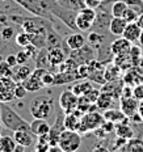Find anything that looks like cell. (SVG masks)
<instances>
[{"label": "cell", "mask_w": 143, "mask_h": 152, "mask_svg": "<svg viewBox=\"0 0 143 152\" xmlns=\"http://www.w3.org/2000/svg\"><path fill=\"white\" fill-rule=\"evenodd\" d=\"M0 121L4 127L9 129L11 131L17 130H30V122L24 119L8 102H0Z\"/></svg>", "instance_id": "obj_1"}, {"label": "cell", "mask_w": 143, "mask_h": 152, "mask_svg": "<svg viewBox=\"0 0 143 152\" xmlns=\"http://www.w3.org/2000/svg\"><path fill=\"white\" fill-rule=\"evenodd\" d=\"M29 110L33 118L47 119L54 113V100L46 94L37 96L32 100Z\"/></svg>", "instance_id": "obj_2"}, {"label": "cell", "mask_w": 143, "mask_h": 152, "mask_svg": "<svg viewBox=\"0 0 143 152\" xmlns=\"http://www.w3.org/2000/svg\"><path fill=\"white\" fill-rule=\"evenodd\" d=\"M81 145V135L75 130L65 129L62 131L58 140V148L62 152H74L78 151Z\"/></svg>", "instance_id": "obj_3"}, {"label": "cell", "mask_w": 143, "mask_h": 152, "mask_svg": "<svg viewBox=\"0 0 143 152\" xmlns=\"http://www.w3.org/2000/svg\"><path fill=\"white\" fill-rule=\"evenodd\" d=\"M104 122H105V118H104L103 114L95 112V110L87 112L80 117V123H79L78 132H80V134L93 132L96 129L101 127L104 125Z\"/></svg>", "instance_id": "obj_4"}, {"label": "cell", "mask_w": 143, "mask_h": 152, "mask_svg": "<svg viewBox=\"0 0 143 152\" xmlns=\"http://www.w3.org/2000/svg\"><path fill=\"white\" fill-rule=\"evenodd\" d=\"M16 85L17 81L13 77L0 76V102H12L16 99Z\"/></svg>", "instance_id": "obj_5"}, {"label": "cell", "mask_w": 143, "mask_h": 152, "mask_svg": "<svg viewBox=\"0 0 143 152\" xmlns=\"http://www.w3.org/2000/svg\"><path fill=\"white\" fill-rule=\"evenodd\" d=\"M68 56L74 58L79 64H85V63H89L93 61V59H96L97 55H96V49L92 45H89V43H88V45L85 43L80 49L71 50V51L68 53Z\"/></svg>", "instance_id": "obj_6"}, {"label": "cell", "mask_w": 143, "mask_h": 152, "mask_svg": "<svg viewBox=\"0 0 143 152\" xmlns=\"http://www.w3.org/2000/svg\"><path fill=\"white\" fill-rule=\"evenodd\" d=\"M47 71L46 68L42 67H37L36 69H33V72L30 74V76L28 79H25L23 81L24 87L26 88L28 92H37L43 88L42 84V76L45 75V72Z\"/></svg>", "instance_id": "obj_7"}, {"label": "cell", "mask_w": 143, "mask_h": 152, "mask_svg": "<svg viewBox=\"0 0 143 152\" xmlns=\"http://www.w3.org/2000/svg\"><path fill=\"white\" fill-rule=\"evenodd\" d=\"M58 104L60 109L65 112V114L72 113L74 110L78 109L79 96H76L72 91H63L58 99Z\"/></svg>", "instance_id": "obj_8"}, {"label": "cell", "mask_w": 143, "mask_h": 152, "mask_svg": "<svg viewBox=\"0 0 143 152\" xmlns=\"http://www.w3.org/2000/svg\"><path fill=\"white\" fill-rule=\"evenodd\" d=\"M98 12H97V16H96V20L93 23V26L92 29L95 30H104V29H108L109 28V24H110V20H112V12L110 9L108 11L106 9V4H101L100 7L97 8Z\"/></svg>", "instance_id": "obj_9"}, {"label": "cell", "mask_w": 143, "mask_h": 152, "mask_svg": "<svg viewBox=\"0 0 143 152\" xmlns=\"http://www.w3.org/2000/svg\"><path fill=\"white\" fill-rule=\"evenodd\" d=\"M120 106L122 113L125 114L128 118L135 114L139 110V101L135 97H121L120 99Z\"/></svg>", "instance_id": "obj_10"}, {"label": "cell", "mask_w": 143, "mask_h": 152, "mask_svg": "<svg viewBox=\"0 0 143 152\" xmlns=\"http://www.w3.org/2000/svg\"><path fill=\"white\" fill-rule=\"evenodd\" d=\"M65 43H66V47H67L70 51H71V50H78L87 43V37H85L84 34L76 31V33H71V34H68V36H66Z\"/></svg>", "instance_id": "obj_11"}, {"label": "cell", "mask_w": 143, "mask_h": 152, "mask_svg": "<svg viewBox=\"0 0 143 152\" xmlns=\"http://www.w3.org/2000/svg\"><path fill=\"white\" fill-rule=\"evenodd\" d=\"M34 137L36 135L30 131V130H17L13 131V139L17 144H21L24 147L29 148L34 143Z\"/></svg>", "instance_id": "obj_12"}, {"label": "cell", "mask_w": 143, "mask_h": 152, "mask_svg": "<svg viewBox=\"0 0 143 152\" xmlns=\"http://www.w3.org/2000/svg\"><path fill=\"white\" fill-rule=\"evenodd\" d=\"M51 126L49 125L47 119L43 118H34L30 122V131L33 132L36 137H41V135H46L50 132Z\"/></svg>", "instance_id": "obj_13"}, {"label": "cell", "mask_w": 143, "mask_h": 152, "mask_svg": "<svg viewBox=\"0 0 143 152\" xmlns=\"http://www.w3.org/2000/svg\"><path fill=\"white\" fill-rule=\"evenodd\" d=\"M47 55H49L50 64H51L54 68L58 67L59 64H62V63L67 59V54H66V51L62 49V47H53V49H49Z\"/></svg>", "instance_id": "obj_14"}, {"label": "cell", "mask_w": 143, "mask_h": 152, "mask_svg": "<svg viewBox=\"0 0 143 152\" xmlns=\"http://www.w3.org/2000/svg\"><path fill=\"white\" fill-rule=\"evenodd\" d=\"M130 49H131V42L128 41L126 38L121 37L117 38L110 43V50H112L113 55H122V54H129Z\"/></svg>", "instance_id": "obj_15"}, {"label": "cell", "mask_w": 143, "mask_h": 152, "mask_svg": "<svg viewBox=\"0 0 143 152\" xmlns=\"http://www.w3.org/2000/svg\"><path fill=\"white\" fill-rule=\"evenodd\" d=\"M103 115H104V118H105V121H109V122L114 123V125H117V123H126L129 119L128 117L122 113L121 109H113V107L104 110Z\"/></svg>", "instance_id": "obj_16"}, {"label": "cell", "mask_w": 143, "mask_h": 152, "mask_svg": "<svg viewBox=\"0 0 143 152\" xmlns=\"http://www.w3.org/2000/svg\"><path fill=\"white\" fill-rule=\"evenodd\" d=\"M141 33H142V28L139 26L136 21L135 23H128L122 37L126 38L128 41H130L131 43H134V42H138L139 37H141Z\"/></svg>", "instance_id": "obj_17"}, {"label": "cell", "mask_w": 143, "mask_h": 152, "mask_svg": "<svg viewBox=\"0 0 143 152\" xmlns=\"http://www.w3.org/2000/svg\"><path fill=\"white\" fill-rule=\"evenodd\" d=\"M126 25H128V21H126L123 17H112L108 30H109V33L113 34V36L122 37Z\"/></svg>", "instance_id": "obj_18"}, {"label": "cell", "mask_w": 143, "mask_h": 152, "mask_svg": "<svg viewBox=\"0 0 143 152\" xmlns=\"http://www.w3.org/2000/svg\"><path fill=\"white\" fill-rule=\"evenodd\" d=\"M78 80H79V77L76 75V72L56 71V74H54V85H65L70 83H75Z\"/></svg>", "instance_id": "obj_19"}, {"label": "cell", "mask_w": 143, "mask_h": 152, "mask_svg": "<svg viewBox=\"0 0 143 152\" xmlns=\"http://www.w3.org/2000/svg\"><path fill=\"white\" fill-rule=\"evenodd\" d=\"M114 96L110 93H108V92H103L101 91L100 96H98V99L96 101V106L98 110H106V109H110V107L113 106L114 104Z\"/></svg>", "instance_id": "obj_20"}, {"label": "cell", "mask_w": 143, "mask_h": 152, "mask_svg": "<svg viewBox=\"0 0 143 152\" xmlns=\"http://www.w3.org/2000/svg\"><path fill=\"white\" fill-rule=\"evenodd\" d=\"M32 72H33V68L30 66H28L26 63L18 64V67H16V69L13 71V79L17 83H23L25 79L29 77Z\"/></svg>", "instance_id": "obj_21"}, {"label": "cell", "mask_w": 143, "mask_h": 152, "mask_svg": "<svg viewBox=\"0 0 143 152\" xmlns=\"http://www.w3.org/2000/svg\"><path fill=\"white\" fill-rule=\"evenodd\" d=\"M104 76L106 81H116L121 79V67L116 63L106 66L104 69Z\"/></svg>", "instance_id": "obj_22"}, {"label": "cell", "mask_w": 143, "mask_h": 152, "mask_svg": "<svg viewBox=\"0 0 143 152\" xmlns=\"http://www.w3.org/2000/svg\"><path fill=\"white\" fill-rule=\"evenodd\" d=\"M114 132H116L117 137L125 138V139H128V140L134 137V130L131 129V126L128 125V122L126 123H117V125L114 126Z\"/></svg>", "instance_id": "obj_23"}, {"label": "cell", "mask_w": 143, "mask_h": 152, "mask_svg": "<svg viewBox=\"0 0 143 152\" xmlns=\"http://www.w3.org/2000/svg\"><path fill=\"white\" fill-rule=\"evenodd\" d=\"M93 88V85H92V81L91 80H85V79H81L80 81H78V83H75L74 85H72L71 91L74 92V93L76 94V96H83V94H85L89 89H92Z\"/></svg>", "instance_id": "obj_24"}, {"label": "cell", "mask_w": 143, "mask_h": 152, "mask_svg": "<svg viewBox=\"0 0 143 152\" xmlns=\"http://www.w3.org/2000/svg\"><path fill=\"white\" fill-rule=\"evenodd\" d=\"M121 151L123 152H143V139L134 138L129 139Z\"/></svg>", "instance_id": "obj_25"}, {"label": "cell", "mask_w": 143, "mask_h": 152, "mask_svg": "<svg viewBox=\"0 0 143 152\" xmlns=\"http://www.w3.org/2000/svg\"><path fill=\"white\" fill-rule=\"evenodd\" d=\"M16 140L8 135H0V152H15Z\"/></svg>", "instance_id": "obj_26"}, {"label": "cell", "mask_w": 143, "mask_h": 152, "mask_svg": "<svg viewBox=\"0 0 143 152\" xmlns=\"http://www.w3.org/2000/svg\"><path fill=\"white\" fill-rule=\"evenodd\" d=\"M129 8V5L126 4L125 1H121V0H117V1L112 3V7H110V12H112L113 17H123L126 9Z\"/></svg>", "instance_id": "obj_27"}, {"label": "cell", "mask_w": 143, "mask_h": 152, "mask_svg": "<svg viewBox=\"0 0 143 152\" xmlns=\"http://www.w3.org/2000/svg\"><path fill=\"white\" fill-rule=\"evenodd\" d=\"M78 67H79V63L76 62L74 58L67 56V59H66L62 64L58 66V71H62V72H76Z\"/></svg>", "instance_id": "obj_28"}, {"label": "cell", "mask_w": 143, "mask_h": 152, "mask_svg": "<svg viewBox=\"0 0 143 152\" xmlns=\"http://www.w3.org/2000/svg\"><path fill=\"white\" fill-rule=\"evenodd\" d=\"M76 28H78L79 31H89L92 30V26H93V23H91L89 20H87V18H84L81 15H76Z\"/></svg>", "instance_id": "obj_29"}, {"label": "cell", "mask_w": 143, "mask_h": 152, "mask_svg": "<svg viewBox=\"0 0 143 152\" xmlns=\"http://www.w3.org/2000/svg\"><path fill=\"white\" fill-rule=\"evenodd\" d=\"M51 145H50V138L49 134L46 135H41V137H37V144H36V151H50Z\"/></svg>", "instance_id": "obj_30"}, {"label": "cell", "mask_w": 143, "mask_h": 152, "mask_svg": "<svg viewBox=\"0 0 143 152\" xmlns=\"http://www.w3.org/2000/svg\"><path fill=\"white\" fill-rule=\"evenodd\" d=\"M88 38V43H89V45H92L95 47V49H98V47H100L101 45H103V41H104V36H100V33H98V31H91L89 34H88L87 36Z\"/></svg>", "instance_id": "obj_31"}, {"label": "cell", "mask_w": 143, "mask_h": 152, "mask_svg": "<svg viewBox=\"0 0 143 152\" xmlns=\"http://www.w3.org/2000/svg\"><path fill=\"white\" fill-rule=\"evenodd\" d=\"M16 43H17L20 47H25L26 45L30 43V39H29V33L26 31H21V33L16 34Z\"/></svg>", "instance_id": "obj_32"}, {"label": "cell", "mask_w": 143, "mask_h": 152, "mask_svg": "<svg viewBox=\"0 0 143 152\" xmlns=\"http://www.w3.org/2000/svg\"><path fill=\"white\" fill-rule=\"evenodd\" d=\"M0 76L13 77V69L5 61H0Z\"/></svg>", "instance_id": "obj_33"}, {"label": "cell", "mask_w": 143, "mask_h": 152, "mask_svg": "<svg viewBox=\"0 0 143 152\" xmlns=\"http://www.w3.org/2000/svg\"><path fill=\"white\" fill-rule=\"evenodd\" d=\"M89 64L88 63H85V64H79L78 69H76V75H78V77L80 79H88V76H89Z\"/></svg>", "instance_id": "obj_34"}, {"label": "cell", "mask_w": 143, "mask_h": 152, "mask_svg": "<svg viewBox=\"0 0 143 152\" xmlns=\"http://www.w3.org/2000/svg\"><path fill=\"white\" fill-rule=\"evenodd\" d=\"M15 37V29L12 26H4L0 30V38L3 41H9Z\"/></svg>", "instance_id": "obj_35"}, {"label": "cell", "mask_w": 143, "mask_h": 152, "mask_svg": "<svg viewBox=\"0 0 143 152\" xmlns=\"http://www.w3.org/2000/svg\"><path fill=\"white\" fill-rule=\"evenodd\" d=\"M113 1H117V0H103V4H112ZM121 1H125L128 5H131V7H139L143 9V0H121Z\"/></svg>", "instance_id": "obj_36"}, {"label": "cell", "mask_w": 143, "mask_h": 152, "mask_svg": "<svg viewBox=\"0 0 143 152\" xmlns=\"http://www.w3.org/2000/svg\"><path fill=\"white\" fill-rule=\"evenodd\" d=\"M26 93H28V91H26V88L24 87V84L23 83H17V85H16V91H15L16 99L23 100V99L26 97Z\"/></svg>", "instance_id": "obj_37"}, {"label": "cell", "mask_w": 143, "mask_h": 152, "mask_svg": "<svg viewBox=\"0 0 143 152\" xmlns=\"http://www.w3.org/2000/svg\"><path fill=\"white\" fill-rule=\"evenodd\" d=\"M42 84L43 87H53L54 85V74L51 71H47L45 72V75L42 76Z\"/></svg>", "instance_id": "obj_38"}, {"label": "cell", "mask_w": 143, "mask_h": 152, "mask_svg": "<svg viewBox=\"0 0 143 152\" xmlns=\"http://www.w3.org/2000/svg\"><path fill=\"white\" fill-rule=\"evenodd\" d=\"M126 142H128V139L117 137V138H116V140L113 142V145L110 147V150H113V151H121V150L123 148V145L126 144Z\"/></svg>", "instance_id": "obj_39"}, {"label": "cell", "mask_w": 143, "mask_h": 152, "mask_svg": "<svg viewBox=\"0 0 143 152\" xmlns=\"http://www.w3.org/2000/svg\"><path fill=\"white\" fill-rule=\"evenodd\" d=\"M133 97H135L138 101H143V83L136 84L133 88Z\"/></svg>", "instance_id": "obj_40"}, {"label": "cell", "mask_w": 143, "mask_h": 152, "mask_svg": "<svg viewBox=\"0 0 143 152\" xmlns=\"http://www.w3.org/2000/svg\"><path fill=\"white\" fill-rule=\"evenodd\" d=\"M16 58H17V64H24L28 62V59H30V56L28 55V53L25 50H21L16 54Z\"/></svg>", "instance_id": "obj_41"}, {"label": "cell", "mask_w": 143, "mask_h": 152, "mask_svg": "<svg viewBox=\"0 0 143 152\" xmlns=\"http://www.w3.org/2000/svg\"><path fill=\"white\" fill-rule=\"evenodd\" d=\"M25 51L28 53V55H29L32 59H34V58H36V55L38 54V51H40V49L36 47L34 45H32V43H29V45L25 46Z\"/></svg>", "instance_id": "obj_42"}, {"label": "cell", "mask_w": 143, "mask_h": 152, "mask_svg": "<svg viewBox=\"0 0 143 152\" xmlns=\"http://www.w3.org/2000/svg\"><path fill=\"white\" fill-rule=\"evenodd\" d=\"M84 3H85V7L97 9L101 4H103V0H84Z\"/></svg>", "instance_id": "obj_43"}, {"label": "cell", "mask_w": 143, "mask_h": 152, "mask_svg": "<svg viewBox=\"0 0 143 152\" xmlns=\"http://www.w3.org/2000/svg\"><path fill=\"white\" fill-rule=\"evenodd\" d=\"M5 62H7V63H8L9 66H11L12 68L17 66V58H16V55H13V54H11V55H8L7 58H5Z\"/></svg>", "instance_id": "obj_44"}, {"label": "cell", "mask_w": 143, "mask_h": 152, "mask_svg": "<svg viewBox=\"0 0 143 152\" xmlns=\"http://www.w3.org/2000/svg\"><path fill=\"white\" fill-rule=\"evenodd\" d=\"M136 23H138V25H139V26H141L142 29H143V12L138 16V20H136Z\"/></svg>", "instance_id": "obj_45"}, {"label": "cell", "mask_w": 143, "mask_h": 152, "mask_svg": "<svg viewBox=\"0 0 143 152\" xmlns=\"http://www.w3.org/2000/svg\"><path fill=\"white\" fill-rule=\"evenodd\" d=\"M138 42H139V43H141V46L143 47V29H142V33H141V37H139Z\"/></svg>", "instance_id": "obj_46"}, {"label": "cell", "mask_w": 143, "mask_h": 152, "mask_svg": "<svg viewBox=\"0 0 143 152\" xmlns=\"http://www.w3.org/2000/svg\"><path fill=\"white\" fill-rule=\"evenodd\" d=\"M3 127H4V125H3L1 121H0V135H3Z\"/></svg>", "instance_id": "obj_47"}]
</instances>
